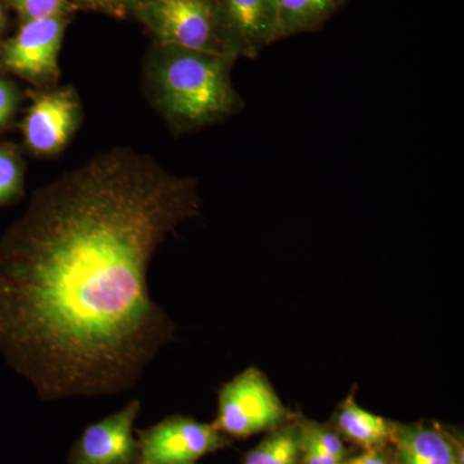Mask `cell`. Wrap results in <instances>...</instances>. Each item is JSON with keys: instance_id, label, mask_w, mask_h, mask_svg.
Listing matches in <instances>:
<instances>
[{"instance_id": "2", "label": "cell", "mask_w": 464, "mask_h": 464, "mask_svg": "<svg viewBox=\"0 0 464 464\" xmlns=\"http://www.w3.org/2000/svg\"><path fill=\"white\" fill-rule=\"evenodd\" d=\"M237 57L160 45L151 66L159 108L179 130L218 123L244 109L232 83Z\"/></svg>"}, {"instance_id": "8", "label": "cell", "mask_w": 464, "mask_h": 464, "mask_svg": "<svg viewBox=\"0 0 464 464\" xmlns=\"http://www.w3.org/2000/svg\"><path fill=\"white\" fill-rule=\"evenodd\" d=\"M140 411L141 402L130 400L121 411L87 427L72 447L69 464H137L134 423Z\"/></svg>"}, {"instance_id": "14", "label": "cell", "mask_w": 464, "mask_h": 464, "mask_svg": "<svg viewBox=\"0 0 464 464\" xmlns=\"http://www.w3.org/2000/svg\"><path fill=\"white\" fill-rule=\"evenodd\" d=\"M23 166L11 149L0 148V206L16 199L23 188Z\"/></svg>"}, {"instance_id": "16", "label": "cell", "mask_w": 464, "mask_h": 464, "mask_svg": "<svg viewBox=\"0 0 464 464\" xmlns=\"http://www.w3.org/2000/svg\"><path fill=\"white\" fill-rule=\"evenodd\" d=\"M299 427H301L302 438L313 442L317 448L341 462L347 459L346 448L337 433L329 431L317 424H302Z\"/></svg>"}, {"instance_id": "18", "label": "cell", "mask_w": 464, "mask_h": 464, "mask_svg": "<svg viewBox=\"0 0 464 464\" xmlns=\"http://www.w3.org/2000/svg\"><path fill=\"white\" fill-rule=\"evenodd\" d=\"M301 464H343L334 457L329 456L313 442L302 438L301 435Z\"/></svg>"}, {"instance_id": "20", "label": "cell", "mask_w": 464, "mask_h": 464, "mask_svg": "<svg viewBox=\"0 0 464 464\" xmlns=\"http://www.w3.org/2000/svg\"><path fill=\"white\" fill-rule=\"evenodd\" d=\"M81 2L88 3V5H103V3L108 2V0H81Z\"/></svg>"}, {"instance_id": "17", "label": "cell", "mask_w": 464, "mask_h": 464, "mask_svg": "<svg viewBox=\"0 0 464 464\" xmlns=\"http://www.w3.org/2000/svg\"><path fill=\"white\" fill-rule=\"evenodd\" d=\"M18 105L16 88L5 79H0V128L8 123Z\"/></svg>"}, {"instance_id": "4", "label": "cell", "mask_w": 464, "mask_h": 464, "mask_svg": "<svg viewBox=\"0 0 464 464\" xmlns=\"http://www.w3.org/2000/svg\"><path fill=\"white\" fill-rule=\"evenodd\" d=\"M285 414V408L265 375L258 369L249 368L219 391L218 414L213 424L224 435L244 439L276 429Z\"/></svg>"}, {"instance_id": "9", "label": "cell", "mask_w": 464, "mask_h": 464, "mask_svg": "<svg viewBox=\"0 0 464 464\" xmlns=\"http://www.w3.org/2000/svg\"><path fill=\"white\" fill-rule=\"evenodd\" d=\"M81 121V106L72 91L57 90L34 101L24 121L27 146L36 154H56L65 148Z\"/></svg>"}, {"instance_id": "21", "label": "cell", "mask_w": 464, "mask_h": 464, "mask_svg": "<svg viewBox=\"0 0 464 464\" xmlns=\"http://www.w3.org/2000/svg\"><path fill=\"white\" fill-rule=\"evenodd\" d=\"M108 2L121 3V5H133V3L140 2V0H108Z\"/></svg>"}, {"instance_id": "22", "label": "cell", "mask_w": 464, "mask_h": 464, "mask_svg": "<svg viewBox=\"0 0 464 464\" xmlns=\"http://www.w3.org/2000/svg\"><path fill=\"white\" fill-rule=\"evenodd\" d=\"M3 21H5V16H3L2 8H0V29H2Z\"/></svg>"}, {"instance_id": "1", "label": "cell", "mask_w": 464, "mask_h": 464, "mask_svg": "<svg viewBox=\"0 0 464 464\" xmlns=\"http://www.w3.org/2000/svg\"><path fill=\"white\" fill-rule=\"evenodd\" d=\"M195 179L115 151L42 190L0 252V351L45 400L123 392L173 323L149 264L198 215Z\"/></svg>"}, {"instance_id": "13", "label": "cell", "mask_w": 464, "mask_h": 464, "mask_svg": "<svg viewBox=\"0 0 464 464\" xmlns=\"http://www.w3.org/2000/svg\"><path fill=\"white\" fill-rule=\"evenodd\" d=\"M301 427L286 426L267 436L244 464H301Z\"/></svg>"}, {"instance_id": "15", "label": "cell", "mask_w": 464, "mask_h": 464, "mask_svg": "<svg viewBox=\"0 0 464 464\" xmlns=\"http://www.w3.org/2000/svg\"><path fill=\"white\" fill-rule=\"evenodd\" d=\"M25 21L63 16L69 0H8Z\"/></svg>"}, {"instance_id": "7", "label": "cell", "mask_w": 464, "mask_h": 464, "mask_svg": "<svg viewBox=\"0 0 464 464\" xmlns=\"http://www.w3.org/2000/svg\"><path fill=\"white\" fill-rule=\"evenodd\" d=\"M63 33V16L25 21L3 47V65L35 83L54 81L60 72L58 54Z\"/></svg>"}, {"instance_id": "6", "label": "cell", "mask_w": 464, "mask_h": 464, "mask_svg": "<svg viewBox=\"0 0 464 464\" xmlns=\"http://www.w3.org/2000/svg\"><path fill=\"white\" fill-rule=\"evenodd\" d=\"M219 35L234 56L253 60L279 41L276 0H212Z\"/></svg>"}, {"instance_id": "3", "label": "cell", "mask_w": 464, "mask_h": 464, "mask_svg": "<svg viewBox=\"0 0 464 464\" xmlns=\"http://www.w3.org/2000/svg\"><path fill=\"white\" fill-rule=\"evenodd\" d=\"M139 3L142 20L155 34L159 44L232 54L226 50L219 35L212 0H140Z\"/></svg>"}, {"instance_id": "11", "label": "cell", "mask_w": 464, "mask_h": 464, "mask_svg": "<svg viewBox=\"0 0 464 464\" xmlns=\"http://www.w3.org/2000/svg\"><path fill=\"white\" fill-rule=\"evenodd\" d=\"M338 429L359 447L380 449L392 441L396 424L371 413L356 404L353 396L344 400L337 415Z\"/></svg>"}, {"instance_id": "19", "label": "cell", "mask_w": 464, "mask_h": 464, "mask_svg": "<svg viewBox=\"0 0 464 464\" xmlns=\"http://www.w3.org/2000/svg\"><path fill=\"white\" fill-rule=\"evenodd\" d=\"M343 464H391L389 458L380 449H368L355 458L344 460Z\"/></svg>"}, {"instance_id": "5", "label": "cell", "mask_w": 464, "mask_h": 464, "mask_svg": "<svg viewBox=\"0 0 464 464\" xmlns=\"http://www.w3.org/2000/svg\"><path fill=\"white\" fill-rule=\"evenodd\" d=\"M137 441V464H195L227 445L224 433L215 424L179 415L139 431Z\"/></svg>"}, {"instance_id": "12", "label": "cell", "mask_w": 464, "mask_h": 464, "mask_svg": "<svg viewBox=\"0 0 464 464\" xmlns=\"http://www.w3.org/2000/svg\"><path fill=\"white\" fill-rule=\"evenodd\" d=\"M346 0H276L279 41L316 32Z\"/></svg>"}, {"instance_id": "10", "label": "cell", "mask_w": 464, "mask_h": 464, "mask_svg": "<svg viewBox=\"0 0 464 464\" xmlns=\"http://www.w3.org/2000/svg\"><path fill=\"white\" fill-rule=\"evenodd\" d=\"M396 464H463L450 438L422 424L396 426L392 441Z\"/></svg>"}]
</instances>
